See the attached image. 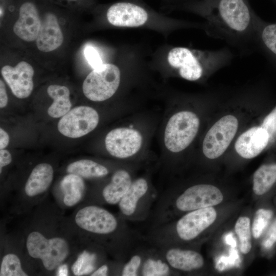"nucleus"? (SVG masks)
<instances>
[{
  "instance_id": "c756f323",
  "label": "nucleus",
  "mask_w": 276,
  "mask_h": 276,
  "mask_svg": "<svg viewBox=\"0 0 276 276\" xmlns=\"http://www.w3.org/2000/svg\"><path fill=\"white\" fill-rule=\"evenodd\" d=\"M96 257L95 254L83 251L73 264L72 270L76 275H82L91 273L95 269Z\"/></svg>"
},
{
  "instance_id": "f8f14e48",
  "label": "nucleus",
  "mask_w": 276,
  "mask_h": 276,
  "mask_svg": "<svg viewBox=\"0 0 276 276\" xmlns=\"http://www.w3.org/2000/svg\"><path fill=\"white\" fill-rule=\"evenodd\" d=\"M216 217V211L212 206L189 212L176 222L175 233L183 241L192 240L209 227Z\"/></svg>"
},
{
  "instance_id": "dca6fc26",
  "label": "nucleus",
  "mask_w": 276,
  "mask_h": 276,
  "mask_svg": "<svg viewBox=\"0 0 276 276\" xmlns=\"http://www.w3.org/2000/svg\"><path fill=\"white\" fill-rule=\"evenodd\" d=\"M35 41L37 49L43 52L56 50L63 42L57 15L50 9H47L42 14L41 27Z\"/></svg>"
},
{
  "instance_id": "b1692460",
  "label": "nucleus",
  "mask_w": 276,
  "mask_h": 276,
  "mask_svg": "<svg viewBox=\"0 0 276 276\" xmlns=\"http://www.w3.org/2000/svg\"><path fill=\"white\" fill-rule=\"evenodd\" d=\"M171 269V267L159 249L158 251L155 250V251H146L140 269V275L167 276L170 275Z\"/></svg>"
},
{
  "instance_id": "ddd939ff",
  "label": "nucleus",
  "mask_w": 276,
  "mask_h": 276,
  "mask_svg": "<svg viewBox=\"0 0 276 276\" xmlns=\"http://www.w3.org/2000/svg\"><path fill=\"white\" fill-rule=\"evenodd\" d=\"M40 5L33 0H21L18 5V16L13 26V32L21 40H36L41 25Z\"/></svg>"
},
{
  "instance_id": "0eeeda50",
  "label": "nucleus",
  "mask_w": 276,
  "mask_h": 276,
  "mask_svg": "<svg viewBox=\"0 0 276 276\" xmlns=\"http://www.w3.org/2000/svg\"><path fill=\"white\" fill-rule=\"evenodd\" d=\"M99 116L94 108L79 106L71 109L60 119L58 131L63 135L78 138L92 131L98 125Z\"/></svg>"
},
{
  "instance_id": "2eb2a0df",
  "label": "nucleus",
  "mask_w": 276,
  "mask_h": 276,
  "mask_svg": "<svg viewBox=\"0 0 276 276\" xmlns=\"http://www.w3.org/2000/svg\"><path fill=\"white\" fill-rule=\"evenodd\" d=\"M106 16L108 21L117 27H139L148 18V12L144 8L130 2L112 4L107 9Z\"/></svg>"
},
{
  "instance_id": "f704fd0d",
  "label": "nucleus",
  "mask_w": 276,
  "mask_h": 276,
  "mask_svg": "<svg viewBox=\"0 0 276 276\" xmlns=\"http://www.w3.org/2000/svg\"><path fill=\"white\" fill-rule=\"evenodd\" d=\"M83 53L86 61L93 70L103 64L101 56L95 47L91 45L86 46Z\"/></svg>"
},
{
  "instance_id": "7c9ffc66",
  "label": "nucleus",
  "mask_w": 276,
  "mask_h": 276,
  "mask_svg": "<svg viewBox=\"0 0 276 276\" xmlns=\"http://www.w3.org/2000/svg\"><path fill=\"white\" fill-rule=\"evenodd\" d=\"M145 252L146 251L142 250L132 254L129 260L124 265L121 275L122 276L139 275Z\"/></svg>"
},
{
  "instance_id": "f257e3e1",
  "label": "nucleus",
  "mask_w": 276,
  "mask_h": 276,
  "mask_svg": "<svg viewBox=\"0 0 276 276\" xmlns=\"http://www.w3.org/2000/svg\"><path fill=\"white\" fill-rule=\"evenodd\" d=\"M212 2L201 9V14L206 19L204 28L207 34L224 41L241 55L255 51L257 15L251 12L245 0Z\"/></svg>"
},
{
  "instance_id": "cd10ccee",
  "label": "nucleus",
  "mask_w": 276,
  "mask_h": 276,
  "mask_svg": "<svg viewBox=\"0 0 276 276\" xmlns=\"http://www.w3.org/2000/svg\"><path fill=\"white\" fill-rule=\"evenodd\" d=\"M235 230L239 240L241 252L247 254L251 248L250 219L246 217H239L236 223Z\"/></svg>"
},
{
  "instance_id": "c85d7f7f",
  "label": "nucleus",
  "mask_w": 276,
  "mask_h": 276,
  "mask_svg": "<svg viewBox=\"0 0 276 276\" xmlns=\"http://www.w3.org/2000/svg\"><path fill=\"white\" fill-rule=\"evenodd\" d=\"M1 276H27L21 268L19 258L13 254L5 255L0 268Z\"/></svg>"
},
{
  "instance_id": "2f4dec72",
  "label": "nucleus",
  "mask_w": 276,
  "mask_h": 276,
  "mask_svg": "<svg viewBox=\"0 0 276 276\" xmlns=\"http://www.w3.org/2000/svg\"><path fill=\"white\" fill-rule=\"evenodd\" d=\"M276 245V216H274L266 231L261 245L264 251L270 252Z\"/></svg>"
},
{
  "instance_id": "5701e85b",
  "label": "nucleus",
  "mask_w": 276,
  "mask_h": 276,
  "mask_svg": "<svg viewBox=\"0 0 276 276\" xmlns=\"http://www.w3.org/2000/svg\"><path fill=\"white\" fill-rule=\"evenodd\" d=\"M48 95L53 102L48 109V114L52 118H58L67 113L72 107L69 89L63 85L52 84L47 88Z\"/></svg>"
},
{
  "instance_id": "9b49d317",
  "label": "nucleus",
  "mask_w": 276,
  "mask_h": 276,
  "mask_svg": "<svg viewBox=\"0 0 276 276\" xmlns=\"http://www.w3.org/2000/svg\"><path fill=\"white\" fill-rule=\"evenodd\" d=\"M142 141V136L137 130L120 127L112 129L108 133L105 139V144L110 155L119 158H126L139 151Z\"/></svg>"
},
{
  "instance_id": "4468645a",
  "label": "nucleus",
  "mask_w": 276,
  "mask_h": 276,
  "mask_svg": "<svg viewBox=\"0 0 276 276\" xmlns=\"http://www.w3.org/2000/svg\"><path fill=\"white\" fill-rule=\"evenodd\" d=\"M1 74L16 97L25 99L31 95L34 70L30 63L21 61L15 66L6 65L1 68Z\"/></svg>"
},
{
  "instance_id": "7ed1b4c3",
  "label": "nucleus",
  "mask_w": 276,
  "mask_h": 276,
  "mask_svg": "<svg viewBox=\"0 0 276 276\" xmlns=\"http://www.w3.org/2000/svg\"><path fill=\"white\" fill-rule=\"evenodd\" d=\"M199 127L197 116L190 111H181L169 120L164 133L167 149L174 153L188 147L196 136Z\"/></svg>"
},
{
  "instance_id": "72a5a7b5",
  "label": "nucleus",
  "mask_w": 276,
  "mask_h": 276,
  "mask_svg": "<svg viewBox=\"0 0 276 276\" xmlns=\"http://www.w3.org/2000/svg\"><path fill=\"white\" fill-rule=\"evenodd\" d=\"M240 262L237 250L232 247L229 250L228 257L222 256L218 259L216 264V268L219 271H222L233 266H238Z\"/></svg>"
},
{
  "instance_id": "e433bc0d",
  "label": "nucleus",
  "mask_w": 276,
  "mask_h": 276,
  "mask_svg": "<svg viewBox=\"0 0 276 276\" xmlns=\"http://www.w3.org/2000/svg\"><path fill=\"white\" fill-rule=\"evenodd\" d=\"M8 103V96L6 92V86L2 79L0 80V107H5Z\"/></svg>"
},
{
  "instance_id": "a211bd4d",
  "label": "nucleus",
  "mask_w": 276,
  "mask_h": 276,
  "mask_svg": "<svg viewBox=\"0 0 276 276\" xmlns=\"http://www.w3.org/2000/svg\"><path fill=\"white\" fill-rule=\"evenodd\" d=\"M157 248L171 268L190 271L200 269L203 265L202 256L196 251L169 246Z\"/></svg>"
},
{
  "instance_id": "bb28decb",
  "label": "nucleus",
  "mask_w": 276,
  "mask_h": 276,
  "mask_svg": "<svg viewBox=\"0 0 276 276\" xmlns=\"http://www.w3.org/2000/svg\"><path fill=\"white\" fill-rule=\"evenodd\" d=\"M274 215L271 208H261L256 212L252 226V233L255 239L259 238L266 232Z\"/></svg>"
},
{
  "instance_id": "412c9836",
  "label": "nucleus",
  "mask_w": 276,
  "mask_h": 276,
  "mask_svg": "<svg viewBox=\"0 0 276 276\" xmlns=\"http://www.w3.org/2000/svg\"><path fill=\"white\" fill-rule=\"evenodd\" d=\"M53 169L47 163H41L32 170L25 185L26 194L30 197L44 192L50 186L53 178Z\"/></svg>"
},
{
  "instance_id": "6e6552de",
  "label": "nucleus",
  "mask_w": 276,
  "mask_h": 276,
  "mask_svg": "<svg viewBox=\"0 0 276 276\" xmlns=\"http://www.w3.org/2000/svg\"><path fill=\"white\" fill-rule=\"evenodd\" d=\"M223 194L217 187L208 184H198L187 189L174 201L175 208L189 212L213 206L221 202Z\"/></svg>"
},
{
  "instance_id": "c9c22d12",
  "label": "nucleus",
  "mask_w": 276,
  "mask_h": 276,
  "mask_svg": "<svg viewBox=\"0 0 276 276\" xmlns=\"http://www.w3.org/2000/svg\"><path fill=\"white\" fill-rule=\"evenodd\" d=\"M12 157L9 151L6 149H1L0 150V173L2 172V169L11 163Z\"/></svg>"
},
{
  "instance_id": "79ce46f5",
  "label": "nucleus",
  "mask_w": 276,
  "mask_h": 276,
  "mask_svg": "<svg viewBox=\"0 0 276 276\" xmlns=\"http://www.w3.org/2000/svg\"><path fill=\"white\" fill-rule=\"evenodd\" d=\"M57 1H60L61 3L65 2L68 4H70V3H77L81 1L82 0H57Z\"/></svg>"
},
{
  "instance_id": "aec40b11",
  "label": "nucleus",
  "mask_w": 276,
  "mask_h": 276,
  "mask_svg": "<svg viewBox=\"0 0 276 276\" xmlns=\"http://www.w3.org/2000/svg\"><path fill=\"white\" fill-rule=\"evenodd\" d=\"M132 181L127 171L120 169L115 171L110 182L103 189L102 195L105 201L112 205L118 204L128 191Z\"/></svg>"
},
{
  "instance_id": "a19ab883",
  "label": "nucleus",
  "mask_w": 276,
  "mask_h": 276,
  "mask_svg": "<svg viewBox=\"0 0 276 276\" xmlns=\"http://www.w3.org/2000/svg\"><path fill=\"white\" fill-rule=\"evenodd\" d=\"M57 275L67 276L68 275V268L66 264L60 265L58 268Z\"/></svg>"
},
{
  "instance_id": "9d476101",
  "label": "nucleus",
  "mask_w": 276,
  "mask_h": 276,
  "mask_svg": "<svg viewBox=\"0 0 276 276\" xmlns=\"http://www.w3.org/2000/svg\"><path fill=\"white\" fill-rule=\"evenodd\" d=\"M149 185L143 177L133 180L128 191L118 203L120 212L125 220H136L144 217L142 212L150 202Z\"/></svg>"
},
{
  "instance_id": "423d86ee",
  "label": "nucleus",
  "mask_w": 276,
  "mask_h": 276,
  "mask_svg": "<svg viewBox=\"0 0 276 276\" xmlns=\"http://www.w3.org/2000/svg\"><path fill=\"white\" fill-rule=\"evenodd\" d=\"M238 126L237 119L226 115L217 121L206 134L202 144L204 155L215 159L221 155L234 137Z\"/></svg>"
},
{
  "instance_id": "1a4fd4ad",
  "label": "nucleus",
  "mask_w": 276,
  "mask_h": 276,
  "mask_svg": "<svg viewBox=\"0 0 276 276\" xmlns=\"http://www.w3.org/2000/svg\"><path fill=\"white\" fill-rule=\"evenodd\" d=\"M75 222L81 228L91 233L107 235L117 231L119 220L107 210L96 205H89L80 210Z\"/></svg>"
},
{
  "instance_id": "f03ea898",
  "label": "nucleus",
  "mask_w": 276,
  "mask_h": 276,
  "mask_svg": "<svg viewBox=\"0 0 276 276\" xmlns=\"http://www.w3.org/2000/svg\"><path fill=\"white\" fill-rule=\"evenodd\" d=\"M233 58L228 47L211 50L175 47L169 52L167 60L181 78L196 81L229 64Z\"/></svg>"
},
{
  "instance_id": "4c0bfd02",
  "label": "nucleus",
  "mask_w": 276,
  "mask_h": 276,
  "mask_svg": "<svg viewBox=\"0 0 276 276\" xmlns=\"http://www.w3.org/2000/svg\"><path fill=\"white\" fill-rule=\"evenodd\" d=\"M8 134L2 128H0V149H5L9 143Z\"/></svg>"
},
{
  "instance_id": "6ab92c4d",
  "label": "nucleus",
  "mask_w": 276,
  "mask_h": 276,
  "mask_svg": "<svg viewBox=\"0 0 276 276\" xmlns=\"http://www.w3.org/2000/svg\"><path fill=\"white\" fill-rule=\"evenodd\" d=\"M255 46L276 67V21L267 22L257 15L255 20Z\"/></svg>"
},
{
  "instance_id": "58836bf2",
  "label": "nucleus",
  "mask_w": 276,
  "mask_h": 276,
  "mask_svg": "<svg viewBox=\"0 0 276 276\" xmlns=\"http://www.w3.org/2000/svg\"><path fill=\"white\" fill-rule=\"evenodd\" d=\"M108 267L107 265H103L94 271L91 276H106L108 275Z\"/></svg>"
},
{
  "instance_id": "ea45409f",
  "label": "nucleus",
  "mask_w": 276,
  "mask_h": 276,
  "mask_svg": "<svg viewBox=\"0 0 276 276\" xmlns=\"http://www.w3.org/2000/svg\"><path fill=\"white\" fill-rule=\"evenodd\" d=\"M224 241L227 244L231 245L233 248L236 246L237 242L232 233H229L225 236Z\"/></svg>"
},
{
  "instance_id": "20e7f679",
  "label": "nucleus",
  "mask_w": 276,
  "mask_h": 276,
  "mask_svg": "<svg viewBox=\"0 0 276 276\" xmlns=\"http://www.w3.org/2000/svg\"><path fill=\"white\" fill-rule=\"evenodd\" d=\"M120 78V71L118 66L103 63L87 76L82 85L83 93L87 99L93 101L106 100L117 90Z\"/></svg>"
},
{
  "instance_id": "a878e982",
  "label": "nucleus",
  "mask_w": 276,
  "mask_h": 276,
  "mask_svg": "<svg viewBox=\"0 0 276 276\" xmlns=\"http://www.w3.org/2000/svg\"><path fill=\"white\" fill-rule=\"evenodd\" d=\"M66 171L82 178H100L108 174V169L104 166L89 159H80L69 164Z\"/></svg>"
},
{
  "instance_id": "f3484780",
  "label": "nucleus",
  "mask_w": 276,
  "mask_h": 276,
  "mask_svg": "<svg viewBox=\"0 0 276 276\" xmlns=\"http://www.w3.org/2000/svg\"><path fill=\"white\" fill-rule=\"evenodd\" d=\"M267 131L260 126L251 127L241 134L237 140L236 152L244 158H252L258 155L269 145Z\"/></svg>"
},
{
  "instance_id": "393cba45",
  "label": "nucleus",
  "mask_w": 276,
  "mask_h": 276,
  "mask_svg": "<svg viewBox=\"0 0 276 276\" xmlns=\"http://www.w3.org/2000/svg\"><path fill=\"white\" fill-rule=\"evenodd\" d=\"M60 186L64 193L63 202L66 205L73 206L81 199L85 186L80 176L68 173L63 178Z\"/></svg>"
},
{
  "instance_id": "473e14b6",
  "label": "nucleus",
  "mask_w": 276,
  "mask_h": 276,
  "mask_svg": "<svg viewBox=\"0 0 276 276\" xmlns=\"http://www.w3.org/2000/svg\"><path fill=\"white\" fill-rule=\"evenodd\" d=\"M261 126L269 135V145L276 144V105L264 118Z\"/></svg>"
},
{
  "instance_id": "39448f33",
  "label": "nucleus",
  "mask_w": 276,
  "mask_h": 276,
  "mask_svg": "<svg viewBox=\"0 0 276 276\" xmlns=\"http://www.w3.org/2000/svg\"><path fill=\"white\" fill-rule=\"evenodd\" d=\"M26 246L29 255L41 259L48 270H52L59 266L68 254V246L65 240L60 238L47 239L37 232L29 235Z\"/></svg>"
},
{
  "instance_id": "4be33fe9",
  "label": "nucleus",
  "mask_w": 276,
  "mask_h": 276,
  "mask_svg": "<svg viewBox=\"0 0 276 276\" xmlns=\"http://www.w3.org/2000/svg\"><path fill=\"white\" fill-rule=\"evenodd\" d=\"M276 187V160L262 165L254 173L253 191L258 196H263Z\"/></svg>"
}]
</instances>
